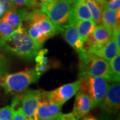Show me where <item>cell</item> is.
<instances>
[{
	"label": "cell",
	"instance_id": "cell-31",
	"mask_svg": "<svg viewBox=\"0 0 120 120\" xmlns=\"http://www.w3.org/2000/svg\"><path fill=\"white\" fill-rule=\"evenodd\" d=\"M82 120H98V119H96L94 117H92V116H88V117H84Z\"/></svg>",
	"mask_w": 120,
	"mask_h": 120
},
{
	"label": "cell",
	"instance_id": "cell-30",
	"mask_svg": "<svg viewBox=\"0 0 120 120\" xmlns=\"http://www.w3.org/2000/svg\"><path fill=\"white\" fill-rule=\"evenodd\" d=\"M5 11H6V9L4 8V6L0 4V17L5 13Z\"/></svg>",
	"mask_w": 120,
	"mask_h": 120
},
{
	"label": "cell",
	"instance_id": "cell-18",
	"mask_svg": "<svg viewBox=\"0 0 120 120\" xmlns=\"http://www.w3.org/2000/svg\"><path fill=\"white\" fill-rule=\"evenodd\" d=\"M48 50L47 49H40L35 57L36 61V66L35 69L41 75L42 73L47 71L50 66L49 64V59L46 56Z\"/></svg>",
	"mask_w": 120,
	"mask_h": 120
},
{
	"label": "cell",
	"instance_id": "cell-21",
	"mask_svg": "<svg viewBox=\"0 0 120 120\" xmlns=\"http://www.w3.org/2000/svg\"><path fill=\"white\" fill-rule=\"evenodd\" d=\"M15 8L22 7L34 10L40 9V4H39L37 0H10Z\"/></svg>",
	"mask_w": 120,
	"mask_h": 120
},
{
	"label": "cell",
	"instance_id": "cell-35",
	"mask_svg": "<svg viewBox=\"0 0 120 120\" xmlns=\"http://www.w3.org/2000/svg\"><path fill=\"white\" fill-rule=\"evenodd\" d=\"M2 75V74H0V75Z\"/></svg>",
	"mask_w": 120,
	"mask_h": 120
},
{
	"label": "cell",
	"instance_id": "cell-13",
	"mask_svg": "<svg viewBox=\"0 0 120 120\" xmlns=\"http://www.w3.org/2000/svg\"><path fill=\"white\" fill-rule=\"evenodd\" d=\"M60 33H61L66 42L73 47L77 53L83 51V42L79 35L75 23L66 26Z\"/></svg>",
	"mask_w": 120,
	"mask_h": 120
},
{
	"label": "cell",
	"instance_id": "cell-6",
	"mask_svg": "<svg viewBox=\"0 0 120 120\" xmlns=\"http://www.w3.org/2000/svg\"><path fill=\"white\" fill-rule=\"evenodd\" d=\"M79 79L78 91L87 95L92 100L94 108L101 107L109 87L107 79L103 77L90 75L81 76Z\"/></svg>",
	"mask_w": 120,
	"mask_h": 120
},
{
	"label": "cell",
	"instance_id": "cell-4",
	"mask_svg": "<svg viewBox=\"0 0 120 120\" xmlns=\"http://www.w3.org/2000/svg\"><path fill=\"white\" fill-rule=\"evenodd\" d=\"M40 76L41 75L35 68L17 73H5L0 75V86L4 87L8 94H21L31 84L37 82Z\"/></svg>",
	"mask_w": 120,
	"mask_h": 120
},
{
	"label": "cell",
	"instance_id": "cell-19",
	"mask_svg": "<svg viewBox=\"0 0 120 120\" xmlns=\"http://www.w3.org/2000/svg\"><path fill=\"white\" fill-rule=\"evenodd\" d=\"M87 8L90 10L91 20L96 26L101 24L103 7L99 5L94 0H85Z\"/></svg>",
	"mask_w": 120,
	"mask_h": 120
},
{
	"label": "cell",
	"instance_id": "cell-7",
	"mask_svg": "<svg viewBox=\"0 0 120 120\" xmlns=\"http://www.w3.org/2000/svg\"><path fill=\"white\" fill-rule=\"evenodd\" d=\"M79 79L77 82L67 83L51 91H46L47 99L52 103L63 105L79 91Z\"/></svg>",
	"mask_w": 120,
	"mask_h": 120
},
{
	"label": "cell",
	"instance_id": "cell-5",
	"mask_svg": "<svg viewBox=\"0 0 120 120\" xmlns=\"http://www.w3.org/2000/svg\"><path fill=\"white\" fill-rule=\"evenodd\" d=\"M78 54L79 57V77L84 75L101 77L110 81L108 61L91 52H80Z\"/></svg>",
	"mask_w": 120,
	"mask_h": 120
},
{
	"label": "cell",
	"instance_id": "cell-26",
	"mask_svg": "<svg viewBox=\"0 0 120 120\" xmlns=\"http://www.w3.org/2000/svg\"><path fill=\"white\" fill-rule=\"evenodd\" d=\"M0 4L4 6L6 11L15 8L14 5L13 4V3L10 0H0Z\"/></svg>",
	"mask_w": 120,
	"mask_h": 120
},
{
	"label": "cell",
	"instance_id": "cell-33",
	"mask_svg": "<svg viewBox=\"0 0 120 120\" xmlns=\"http://www.w3.org/2000/svg\"><path fill=\"white\" fill-rule=\"evenodd\" d=\"M37 1H39L41 3H43V2H46V1H50V0H37Z\"/></svg>",
	"mask_w": 120,
	"mask_h": 120
},
{
	"label": "cell",
	"instance_id": "cell-3",
	"mask_svg": "<svg viewBox=\"0 0 120 120\" xmlns=\"http://www.w3.org/2000/svg\"><path fill=\"white\" fill-rule=\"evenodd\" d=\"M75 1L50 0L40 3V10L45 13L60 33L66 26L75 23L72 10Z\"/></svg>",
	"mask_w": 120,
	"mask_h": 120
},
{
	"label": "cell",
	"instance_id": "cell-29",
	"mask_svg": "<svg viewBox=\"0 0 120 120\" xmlns=\"http://www.w3.org/2000/svg\"><path fill=\"white\" fill-rule=\"evenodd\" d=\"M61 115V113L58 114V115H57V116H54V117H50V118H47V119H45V120H59Z\"/></svg>",
	"mask_w": 120,
	"mask_h": 120
},
{
	"label": "cell",
	"instance_id": "cell-20",
	"mask_svg": "<svg viewBox=\"0 0 120 120\" xmlns=\"http://www.w3.org/2000/svg\"><path fill=\"white\" fill-rule=\"evenodd\" d=\"M110 81L120 82V54L117 53L109 61Z\"/></svg>",
	"mask_w": 120,
	"mask_h": 120
},
{
	"label": "cell",
	"instance_id": "cell-9",
	"mask_svg": "<svg viewBox=\"0 0 120 120\" xmlns=\"http://www.w3.org/2000/svg\"><path fill=\"white\" fill-rule=\"evenodd\" d=\"M120 106V82H115L108 87L101 107L108 114H116Z\"/></svg>",
	"mask_w": 120,
	"mask_h": 120
},
{
	"label": "cell",
	"instance_id": "cell-27",
	"mask_svg": "<svg viewBox=\"0 0 120 120\" xmlns=\"http://www.w3.org/2000/svg\"><path fill=\"white\" fill-rule=\"evenodd\" d=\"M6 71V64L5 58L0 55V74H5Z\"/></svg>",
	"mask_w": 120,
	"mask_h": 120
},
{
	"label": "cell",
	"instance_id": "cell-12",
	"mask_svg": "<svg viewBox=\"0 0 120 120\" xmlns=\"http://www.w3.org/2000/svg\"><path fill=\"white\" fill-rule=\"evenodd\" d=\"M29 13L30 11L27 9H17L13 8L6 11L1 19L11 26L13 29H16L26 21Z\"/></svg>",
	"mask_w": 120,
	"mask_h": 120
},
{
	"label": "cell",
	"instance_id": "cell-2",
	"mask_svg": "<svg viewBox=\"0 0 120 120\" xmlns=\"http://www.w3.org/2000/svg\"><path fill=\"white\" fill-rule=\"evenodd\" d=\"M25 22L27 24L25 28L28 35L41 48L47 39L58 34L47 15L40 9L30 11Z\"/></svg>",
	"mask_w": 120,
	"mask_h": 120
},
{
	"label": "cell",
	"instance_id": "cell-1",
	"mask_svg": "<svg viewBox=\"0 0 120 120\" xmlns=\"http://www.w3.org/2000/svg\"><path fill=\"white\" fill-rule=\"evenodd\" d=\"M0 47L5 52L27 60L34 59L41 49L30 38L23 24L11 34L0 39Z\"/></svg>",
	"mask_w": 120,
	"mask_h": 120
},
{
	"label": "cell",
	"instance_id": "cell-16",
	"mask_svg": "<svg viewBox=\"0 0 120 120\" xmlns=\"http://www.w3.org/2000/svg\"><path fill=\"white\" fill-rule=\"evenodd\" d=\"M120 14L115 11L103 8L101 23L113 31L120 26Z\"/></svg>",
	"mask_w": 120,
	"mask_h": 120
},
{
	"label": "cell",
	"instance_id": "cell-15",
	"mask_svg": "<svg viewBox=\"0 0 120 120\" xmlns=\"http://www.w3.org/2000/svg\"><path fill=\"white\" fill-rule=\"evenodd\" d=\"M120 49H119L114 39L112 38L103 47L98 49L95 52V54L104 60L109 61L115 56L120 53Z\"/></svg>",
	"mask_w": 120,
	"mask_h": 120
},
{
	"label": "cell",
	"instance_id": "cell-8",
	"mask_svg": "<svg viewBox=\"0 0 120 120\" xmlns=\"http://www.w3.org/2000/svg\"><path fill=\"white\" fill-rule=\"evenodd\" d=\"M40 90H30L21 94L22 109L28 120H38L36 111L39 103Z\"/></svg>",
	"mask_w": 120,
	"mask_h": 120
},
{
	"label": "cell",
	"instance_id": "cell-28",
	"mask_svg": "<svg viewBox=\"0 0 120 120\" xmlns=\"http://www.w3.org/2000/svg\"><path fill=\"white\" fill-rule=\"evenodd\" d=\"M59 120H78L73 114V113H69L66 114H62L60 116Z\"/></svg>",
	"mask_w": 120,
	"mask_h": 120
},
{
	"label": "cell",
	"instance_id": "cell-25",
	"mask_svg": "<svg viewBox=\"0 0 120 120\" xmlns=\"http://www.w3.org/2000/svg\"><path fill=\"white\" fill-rule=\"evenodd\" d=\"M120 26L117 27L116 29L113 31V35H112V38L114 39L115 42H116V45H117V48L120 49Z\"/></svg>",
	"mask_w": 120,
	"mask_h": 120
},
{
	"label": "cell",
	"instance_id": "cell-34",
	"mask_svg": "<svg viewBox=\"0 0 120 120\" xmlns=\"http://www.w3.org/2000/svg\"><path fill=\"white\" fill-rule=\"evenodd\" d=\"M64 1H75V0H64Z\"/></svg>",
	"mask_w": 120,
	"mask_h": 120
},
{
	"label": "cell",
	"instance_id": "cell-14",
	"mask_svg": "<svg viewBox=\"0 0 120 120\" xmlns=\"http://www.w3.org/2000/svg\"><path fill=\"white\" fill-rule=\"evenodd\" d=\"M73 17L75 22L79 20L91 19L90 10L85 0H75L72 10Z\"/></svg>",
	"mask_w": 120,
	"mask_h": 120
},
{
	"label": "cell",
	"instance_id": "cell-10",
	"mask_svg": "<svg viewBox=\"0 0 120 120\" xmlns=\"http://www.w3.org/2000/svg\"><path fill=\"white\" fill-rule=\"evenodd\" d=\"M62 105L50 102L47 98H40L39 103L36 111V117L38 120H43L50 118L61 113Z\"/></svg>",
	"mask_w": 120,
	"mask_h": 120
},
{
	"label": "cell",
	"instance_id": "cell-24",
	"mask_svg": "<svg viewBox=\"0 0 120 120\" xmlns=\"http://www.w3.org/2000/svg\"><path fill=\"white\" fill-rule=\"evenodd\" d=\"M11 120H28V119L24 115L23 112L22 111V109H19L17 111L13 112V117Z\"/></svg>",
	"mask_w": 120,
	"mask_h": 120
},
{
	"label": "cell",
	"instance_id": "cell-11",
	"mask_svg": "<svg viewBox=\"0 0 120 120\" xmlns=\"http://www.w3.org/2000/svg\"><path fill=\"white\" fill-rule=\"evenodd\" d=\"M73 108V114L77 120L86 116L94 108L92 100L86 95L79 92L76 94Z\"/></svg>",
	"mask_w": 120,
	"mask_h": 120
},
{
	"label": "cell",
	"instance_id": "cell-23",
	"mask_svg": "<svg viewBox=\"0 0 120 120\" xmlns=\"http://www.w3.org/2000/svg\"><path fill=\"white\" fill-rule=\"evenodd\" d=\"M13 112L10 105L0 108V120H11Z\"/></svg>",
	"mask_w": 120,
	"mask_h": 120
},
{
	"label": "cell",
	"instance_id": "cell-22",
	"mask_svg": "<svg viewBox=\"0 0 120 120\" xmlns=\"http://www.w3.org/2000/svg\"><path fill=\"white\" fill-rule=\"evenodd\" d=\"M14 29L7 23L0 19V39L11 34Z\"/></svg>",
	"mask_w": 120,
	"mask_h": 120
},
{
	"label": "cell",
	"instance_id": "cell-17",
	"mask_svg": "<svg viewBox=\"0 0 120 120\" xmlns=\"http://www.w3.org/2000/svg\"><path fill=\"white\" fill-rule=\"evenodd\" d=\"M75 26L79 37L83 42L86 41L94 32L96 25L91 19L79 20L75 22Z\"/></svg>",
	"mask_w": 120,
	"mask_h": 120
},
{
	"label": "cell",
	"instance_id": "cell-32",
	"mask_svg": "<svg viewBox=\"0 0 120 120\" xmlns=\"http://www.w3.org/2000/svg\"><path fill=\"white\" fill-rule=\"evenodd\" d=\"M95 1H96L99 5H100L101 7H103V4H104V1H105V0H94Z\"/></svg>",
	"mask_w": 120,
	"mask_h": 120
}]
</instances>
